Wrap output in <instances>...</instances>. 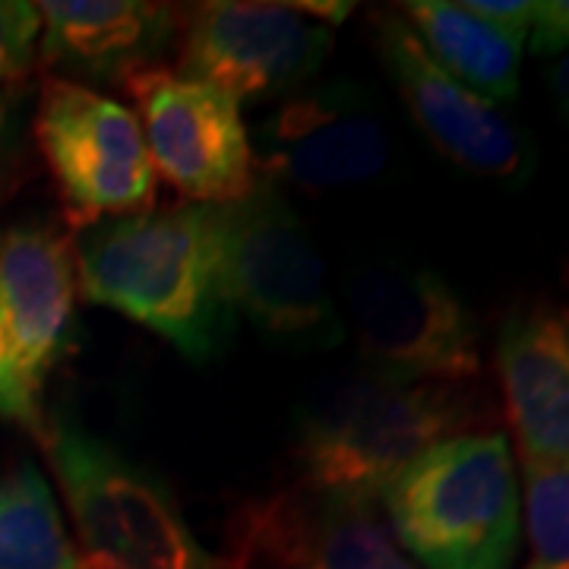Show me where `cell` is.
<instances>
[{
	"instance_id": "obj_26",
	"label": "cell",
	"mask_w": 569,
	"mask_h": 569,
	"mask_svg": "<svg viewBox=\"0 0 569 569\" xmlns=\"http://www.w3.org/2000/svg\"><path fill=\"white\" fill-rule=\"evenodd\" d=\"M228 569H244V557H238L234 563H228Z\"/></svg>"
},
{
	"instance_id": "obj_16",
	"label": "cell",
	"mask_w": 569,
	"mask_h": 569,
	"mask_svg": "<svg viewBox=\"0 0 569 569\" xmlns=\"http://www.w3.org/2000/svg\"><path fill=\"white\" fill-rule=\"evenodd\" d=\"M399 10L425 44L430 61L447 70L452 80L493 104L512 102L519 96L526 39L475 17L466 3L411 0Z\"/></svg>"
},
{
	"instance_id": "obj_23",
	"label": "cell",
	"mask_w": 569,
	"mask_h": 569,
	"mask_svg": "<svg viewBox=\"0 0 569 569\" xmlns=\"http://www.w3.org/2000/svg\"><path fill=\"white\" fill-rule=\"evenodd\" d=\"M548 86L550 96H553V104H557V111H560V118L569 123V51L550 67Z\"/></svg>"
},
{
	"instance_id": "obj_9",
	"label": "cell",
	"mask_w": 569,
	"mask_h": 569,
	"mask_svg": "<svg viewBox=\"0 0 569 569\" xmlns=\"http://www.w3.org/2000/svg\"><path fill=\"white\" fill-rule=\"evenodd\" d=\"M329 51L332 26L307 20L295 3L212 0L187 17L178 73L253 104L298 92Z\"/></svg>"
},
{
	"instance_id": "obj_21",
	"label": "cell",
	"mask_w": 569,
	"mask_h": 569,
	"mask_svg": "<svg viewBox=\"0 0 569 569\" xmlns=\"http://www.w3.org/2000/svg\"><path fill=\"white\" fill-rule=\"evenodd\" d=\"M531 54L538 58H553L569 51V0H545L535 3L529 26Z\"/></svg>"
},
{
	"instance_id": "obj_12",
	"label": "cell",
	"mask_w": 569,
	"mask_h": 569,
	"mask_svg": "<svg viewBox=\"0 0 569 569\" xmlns=\"http://www.w3.org/2000/svg\"><path fill=\"white\" fill-rule=\"evenodd\" d=\"M497 373L522 462H569V310L531 305L497 336Z\"/></svg>"
},
{
	"instance_id": "obj_24",
	"label": "cell",
	"mask_w": 569,
	"mask_h": 569,
	"mask_svg": "<svg viewBox=\"0 0 569 569\" xmlns=\"http://www.w3.org/2000/svg\"><path fill=\"white\" fill-rule=\"evenodd\" d=\"M295 10H298V13H305L307 20L329 26V22L346 20L348 13L355 10V3H295Z\"/></svg>"
},
{
	"instance_id": "obj_8",
	"label": "cell",
	"mask_w": 569,
	"mask_h": 569,
	"mask_svg": "<svg viewBox=\"0 0 569 569\" xmlns=\"http://www.w3.org/2000/svg\"><path fill=\"white\" fill-rule=\"evenodd\" d=\"M123 86L152 168L187 203L224 206L253 190V146L234 99L164 67H142Z\"/></svg>"
},
{
	"instance_id": "obj_25",
	"label": "cell",
	"mask_w": 569,
	"mask_h": 569,
	"mask_svg": "<svg viewBox=\"0 0 569 569\" xmlns=\"http://www.w3.org/2000/svg\"><path fill=\"white\" fill-rule=\"evenodd\" d=\"M7 127H10V104L0 102V149H3V140H7Z\"/></svg>"
},
{
	"instance_id": "obj_4",
	"label": "cell",
	"mask_w": 569,
	"mask_h": 569,
	"mask_svg": "<svg viewBox=\"0 0 569 569\" xmlns=\"http://www.w3.org/2000/svg\"><path fill=\"white\" fill-rule=\"evenodd\" d=\"M44 449L80 538L86 569H228L200 545L159 475L70 418Z\"/></svg>"
},
{
	"instance_id": "obj_11",
	"label": "cell",
	"mask_w": 569,
	"mask_h": 569,
	"mask_svg": "<svg viewBox=\"0 0 569 569\" xmlns=\"http://www.w3.org/2000/svg\"><path fill=\"white\" fill-rule=\"evenodd\" d=\"M387 121L358 82L301 86L284 96L257 130L266 181L307 193H332L373 181L387 171Z\"/></svg>"
},
{
	"instance_id": "obj_7",
	"label": "cell",
	"mask_w": 569,
	"mask_h": 569,
	"mask_svg": "<svg viewBox=\"0 0 569 569\" xmlns=\"http://www.w3.org/2000/svg\"><path fill=\"white\" fill-rule=\"evenodd\" d=\"M36 140L77 228L152 206L156 168L130 108L77 80L41 86Z\"/></svg>"
},
{
	"instance_id": "obj_6",
	"label": "cell",
	"mask_w": 569,
	"mask_h": 569,
	"mask_svg": "<svg viewBox=\"0 0 569 569\" xmlns=\"http://www.w3.org/2000/svg\"><path fill=\"white\" fill-rule=\"evenodd\" d=\"M346 332L367 373L389 383H468L481 370V332L466 298L430 269L373 266L346 291Z\"/></svg>"
},
{
	"instance_id": "obj_17",
	"label": "cell",
	"mask_w": 569,
	"mask_h": 569,
	"mask_svg": "<svg viewBox=\"0 0 569 569\" xmlns=\"http://www.w3.org/2000/svg\"><path fill=\"white\" fill-rule=\"evenodd\" d=\"M0 569H86L36 466L0 478Z\"/></svg>"
},
{
	"instance_id": "obj_3",
	"label": "cell",
	"mask_w": 569,
	"mask_h": 569,
	"mask_svg": "<svg viewBox=\"0 0 569 569\" xmlns=\"http://www.w3.org/2000/svg\"><path fill=\"white\" fill-rule=\"evenodd\" d=\"M396 545L425 569H509L522 493L503 433H459L421 452L380 493Z\"/></svg>"
},
{
	"instance_id": "obj_13",
	"label": "cell",
	"mask_w": 569,
	"mask_h": 569,
	"mask_svg": "<svg viewBox=\"0 0 569 569\" xmlns=\"http://www.w3.org/2000/svg\"><path fill=\"white\" fill-rule=\"evenodd\" d=\"M73 250L44 224H13L0 234V317L26 383L41 392L73 332Z\"/></svg>"
},
{
	"instance_id": "obj_18",
	"label": "cell",
	"mask_w": 569,
	"mask_h": 569,
	"mask_svg": "<svg viewBox=\"0 0 569 569\" xmlns=\"http://www.w3.org/2000/svg\"><path fill=\"white\" fill-rule=\"evenodd\" d=\"M526 569H569V462H526Z\"/></svg>"
},
{
	"instance_id": "obj_22",
	"label": "cell",
	"mask_w": 569,
	"mask_h": 569,
	"mask_svg": "<svg viewBox=\"0 0 569 569\" xmlns=\"http://www.w3.org/2000/svg\"><path fill=\"white\" fill-rule=\"evenodd\" d=\"M466 7L475 17H481L509 36L529 39L531 13H535V3H529V0H468Z\"/></svg>"
},
{
	"instance_id": "obj_5",
	"label": "cell",
	"mask_w": 569,
	"mask_h": 569,
	"mask_svg": "<svg viewBox=\"0 0 569 569\" xmlns=\"http://www.w3.org/2000/svg\"><path fill=\"white\" fill-rule=\"evenodd\" d=\"M219 209V257L224 301L269 346L284 351H332L346 320L332 305L323 257L295 206L272 181Z\"/></svg>"
},
{
	"instance_id": "obj_20",
	"label": "cell",
	"mask_w": 569,
	"mask_h": 569,
	"mask_svg": "<svg viewBox=\"0 0 569 569\" xmlns=\"http://www.w3.org/2000/svg\"><path fill=\"white\" fill-rule=\"evenodd\" d=\"M36 389L26 383L20 365H17V351L7 336V326L0 317V418L20 421L29 430H36L44 437V418H41V406Z\"/></svg>"
},
{
	"instance_id": "obj_2",
	"label": "cell",
	"mask_w": 569,
	"mask_h": 569,
	"mask_svg": "<svg viewBox=\"0 0 569 569\" xmlns=\"http://www.w3.org/2000/svg\"><path fill=\"white\" fill-rule=\"evenodd\" d=\"M466 383H389L373 373L307 396L295 418V456L310 493L373 500L421 452L485 425Z\"/></svg>"
},
{
	"instance_id": "obj_14",
	"label": "cell",
	"mask_w": 569,
	"mask_h": 569,
	"mask_svg": "<svg viewBox=\"0 0 569 569\" xmlns=\"http://www.w3.org/2000/svg\"><path fill=\"white\" fill-rule=\"evenodd\" d=\"M247 538L282 569H418L373 500L298 493L257 509Z\"/></svg>"
},
{
	"instance_id": "obj_10",
	"label": "cell",
	"mask_w": 569,
	"mask_h": 569,
	"mask_svg": "<svg viewBox=\"0 0 569 569\" xmlns=\"http://www.w3.org/2000/svg\"><path fill=\"white\" fill-rule=\"evenodd\" d=\"M373 32L411 121L449 164L503 187L529 181L538 152L519 123L430 61L402 13L380 10L373 17Z\"/></svg>"
},
{
	"instance_id": "obj_19",
	"label": "cell",
	"mask_w": 569,
	"mask_h": 569,
	"mask_svg": "<svg viewBox=\"0 0 569 569\" xmlns=\"http://www.w3.org/2000/svg\"><path fill=\"white\" fill-rule=\"evenodd\" d=\"M41 39L39 3L0 0V86L20 80L36 61Z\"/></svg>"
},
{
	"instance_id": "obj_15",
	"label": "cell",
	"mask_w": 569,
	"mask_h": 569,
	"mask_svg": "<svg viewBox=\"0 0 569 569\" xmlns=\"http://www.w3.org/2000/svg\"><path fill=\"white\" fill-rule=\"evenodd\" d=\"M39 13L41 58L99 82L156 67L178 32L171 7L142 0H48Z\"/></svg>"
},
{
	"instance_id": "obj_1",
	"label": "cell",
	"mask_w": 569,
	"mask_h": 569,
	"mask_svg": "<svg viewBox=\"0 0 569 569\" xmlns=\"http://www.w3.org/2000/svg\"><path fill=\"white\" fill-rule=\"evenodd\" d=\"M73 266L89 305L152 329L193 365L212 361L234 332L216 206H164L89 224L73 241Z\"/></svg>"
}]
</instances>
